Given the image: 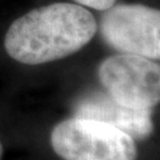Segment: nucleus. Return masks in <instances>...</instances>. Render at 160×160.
Instances as JSON below:
<instances>
[{
  "instance_id": "5",
  "label": "nucleus",
  "mask_w": 160,
  "mask_h": 160,
  "mask_svg": "<svg viewBox=\"0 0 160 160\" xmlns=\"http://www.w3.org/2000/svg\"><path fill=\"white\" fill-rule=\"evenodd\" d=\"M75 116L109 123L133 139H146L153 132L152 109L131 108L116 102L108 94L90 92L78 100Z\"/></svg>"
},
{
  "instance_id": "3",
  "label": "nucleus",
  "mask_w": 160,
  "mask_h": 160,
  "mask_svg": "<svg viewBox=\"0 0 160 160\" xmlns=\"http://www.w3.org/2000/svg\"><path fill=\"white\" fill-rule=\"evenodd\" d=\"M97 76L108 95L131 108L153 109L160 100V67L151 58L120 53L106 58Z\"/></svg>"
},
{
  "instance_id": "1",
  "label": "nucleus",
  "mask_w": 160,
  "mask_h": 160,
  "mask_svg": "<svg viewBox=\"0 0 160 160\" xmlns=\"http://www.w3.org/2000/svg\"><path fill=\"white\" fill-rule=\"evenodd\" d=\"M96 31V19L84 6L53 2L16 19L6 32L4 46L12 59L38 65L80 51Z\"/></svg>"
},
{
  "instance_id": "2",
  "label": "nucleus",
  "mask_w": 160,
  "mask_h": 160,
  "mask_svg": "<svg viewBox=\"0 0 160 160\" xmlns=\"http://www.w3.org/2000/svg\"><path fill=\"white\" fill-rule=\"evenodd\" d=\"M50 142L64 160H137L134 139L102 121L78 118L62 121L51 132Z\"/></svg>"
},
{
  "instance_id": "7",
  "label": "nucleus",
  "mask_w": 160,
  "mask_h": 160,
  "mask_svg": "<svg viewBox=\"0 0 160 160\" xmlns=\"http://www.w3.org/2000/svg\"><path fill=\"white\" fill-rule=\"evenodd\" d=\"M1 157H2V145H1V141H0V160H1Z\"/></svg>"
},
{
  "instance_id": "4",
  "label": "nucleus",
  "mask_w": 160,
  "mask_h": 160,
  "mask_svg": "<svg viewBox=\"0 0 160 160\" xmlns=\"http://www.w3.org/2000/svg\"><path fill=\"white\" fill-rule=\"evenodd\" d=\"M103 40L121 53L160 58V11L140 4L113 5L100 20Z\"/></svg>"
},
{
  "instance_id": "6",
  "label": "nucleus",
  "mask_w": 160,
  "mask_h": 160,
  "mask_svg": "<svg viewBox=\"0 0 160 160\" xmlns=\"http://www.w3.org/2000/svg\"><path fill=\"white\" fill-rule=\"evenodd\" d=\"M74 1L82 6L90 7V8L98 10V11H104L116 2V0H74Z\"/></svg>"
}]
</instances>
